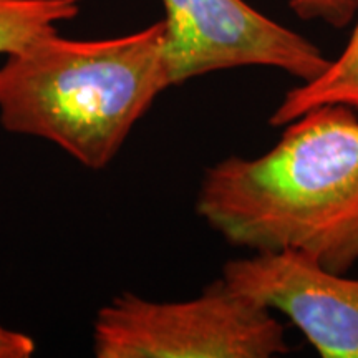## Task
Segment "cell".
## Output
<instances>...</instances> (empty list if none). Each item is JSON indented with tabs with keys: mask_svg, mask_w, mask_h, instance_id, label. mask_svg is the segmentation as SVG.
Returning <instances> with one entry per match:
<instances>
[{
	"mask_svg": "<svg viewBox=\"0 0 358 358\" xmlns=\"http://www.w3.org/2000/svg\"><path fill=\"white\" fill-rule=\"evenodd\" d=\"M163 6L171 87L237 66H272L306 83L330 65L315 43L244 0H163Z\"/></svg>",
	"mask_w": 358,
	"mask_h": 358,
	"instance_id": "4",
	"label": "cell"
},
{
	"mask_svg": "<svg viewBox=\"0 0 358 358\" xmlns=\"http://www.w3.org/2000/svg\"><path fill=\"white\" fill-rule=\"evenodd\" d=\"M329 103L347 105L358 113V17L343 52L335 60H330L320 77L289 90L272 113L268 124L275 128L285 127L308 110Z\"/></svg>",
	"mask_w": 358,
	"mask_h": 358,
	"instance_id": "6",
	"label": "cell"
},
{
	"mask_svg": "<svg viewBox=\"0 0 358 358\" xmlns=\"http://www.w3.org/2000/svg\"><path fill=\"white\" fill-rule=\"evenodd\" d=\"M221 277L237 292L284 313L322 358H358V279L297 250L232 259Z\"/></svg>",
	"mask_w": 358,
	"mask_h": 358,
	"instance_id": "5",
	"label": "cell"
},
{
	"mask_svg": "<svg viewBox=\"0 0 358 358\" xmlns=\"http://www.w3.org/2000/svg\"><path fill=\"white\" fill-rule=\"evenodd\" d=\"M164 20L127 35L73 40L47 32L0 65V124L106 168L159 93L171 87Z\"/></svg>",
	"mask_w": 358,
	"mask_h": 358,
	"instance_id": "2",
	"label": "cell"
},
{
	"mask_svg": "<svg viewBox=\"0 0 358 358\" xmlns=\"http://www.w3.org/2000/svg\"><path fill=\"white\" fill-rule=\"evenodd\" d=\"M196 213L234 248L297 250L347 274L358 262V113L315 106L262 156L209 166Z\"/></svg>",
	"mask_w": 358,
	"mask_h": 358,
	"instance_id": "1",
	"label": "cell"
},
{
	"mask_svg": "<svg viewBox=\"0 0 358 358\" xmlns=\"http://www.w3.org/2000/svg\"><path fill=\"white\" fill-rule=\"evenodd\" d=\"M289 6L302 20H317L345 29L358 17V0H290Z\"/></svg>",
	"mask_w": 358,
	"mask_h": 358,
	"instance_id": "8",
	"label": "cell"
},
{
	"mask_svg": "<svg viewBox=\"0 0 358 358\" xmlns=\"http://www.w3.org/2000/svg\"><path fill=\"white\" fill-rule=\"evenodd\" d=\"M83 0H0V55H12L40 35L73 20Z\"/></svg>",
	"mask_w": 358,
	"mask_h": 358,
	"instance_id": "7",
	"label": "cell"
},
{
	"mask_svg": "<svg viewBox=\"0 0 358 358\" xmlns=\"http://www.w3.org/2000/svg\"><path fill=\"white\" fill-rule=\"evenodd\" d=\"M289 350L271 308L222 277L189 301L122 294L98 310L93 324L98 358H271Z\"/></svg>",
	"mask_w": 358,
	"mask_h": 358,
	"instance_id": "3",
	"label": "cell"
},
{
	"mask_svg": "<svg viewBox=\"0 0 358 358\" xmlns=\"http://www.w3.org/2000/svg\"><path fill=\"white\" fill-rule=\"evenodd\" d=\"M37 343L30 335L0 325V358H30Z\"/></svg>",
	"mask_w": 358,
	"mask_h": 358,
	"instance_id": "9",
	"label": "cell"
}]
</instances>
